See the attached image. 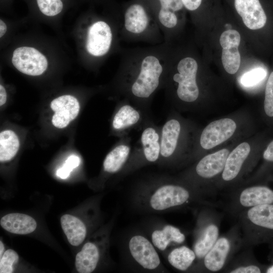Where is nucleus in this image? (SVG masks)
Masks as SVG:
<instances>
[{
  "instance_id": "423d86ee",
  "label": "nucleus",
  "mask_w": 273,
  "mask_h": 273,
  "mask_svg": "<svg viewBox=\"0 0 273 273\" xmlns=\"http://www.w3.org/2000/svg\"><path fill=\"white\" fill-rule=\"evenodd\" d=\"M213 206L203 205L195 209L196 224L193 250L196 255L194 264L199 262L219 238L222 215Z\"/></svg>"
},
{
  "instance_id": "6e6552de",
  "label": "nucleus",
  "mask_w": 273,
  "mask_h": 273,
  "mask_svg": "<svg viewBox=\"0 0 273 273\" xmlns=\"http://www.w3.org/2000/svg\"><path fill=\"white\" fill-rule=\"evenodd\" d=\"M268 204H273V189L263 185H250L228 193L224 207L225 211L235 217L245 209Z\"/></svg>"
},
{
  "instance_id": "72a5a7b5",
  "label": "nucleus",
  "mask_w": 273,
  "mask_h": 273,
  "mask_svg": "<svg viewBox=\"0 0 273 273\" xmlns=\"http://www.w3.org/2000/svg\"><path fill=\"white\" fill-rule=\"evenodd\" d=\"M264 108L266 114L273 116V71L270 73L267 80L265 90Z\"/></svg>"
},
{
  "instance_id": "f8f14e48",
  "label": "nucleus",
  "mask_w": 273,
  "mask_h": 273,
  "mask_svg": "<svg viewBox=\"0 0 273 273\" xmlns=\"http://www.w3.org/2000/svg\"><path fill=\"white\" fill-rule=\"evenodd\" d=\"M12 62L19 71L31 76L42 74L48 67L46 57L32 47H22L16 49L13 52Z\"/></svg>"
},
{
  "instance_id": "1a4fd4ad",
  "label": "nucleus",
  "mask_w": 273,
  "mask_h": 273,
  "mask_svg": "<svg viewBox=\"0 0 273 273\" xmlns=\"http://www.w3.org/2000/svg\"><path fill=\"white\" fill-rule=\"evenodd\" d=\"M229 153V150L223 149L205 156L195 165L192 175L184 181L205 195L203 192L204 183L221 174Z\"/></svg>"
},
{
  "instance_id": "a878e982",
  "label": "nucleus",
  "mask_w": 273,
  "mask_h": 273,
  "mask_svg": "<svg viewBox=\"0 0 273 273\" xmlns=\"http://www.w3.org/2000/svg\"><path fill=\"white\" fill-rule=\"evenodd\" d=\"M62 228L71 245L77 246L81 244L86 235L84 223L77 217L65 214L61 218Z\"/></svg>"
},
{
  "instance_id": "4468645a",
  "label": "nucleus",
  "mask_w": 273,
  "mask_h": 273,
  "mask_svg": "<svg viewBox=\"0 0 273 273\" xmlns=\"http://www.w3.org/2000/svg\"><path fill=\"white\" fill-rule=\"evenodd\" d=\"M240 40V33L233 29L224 31L220 37L222 63L225 70L231 74L236 73L240 65L241 56L238 50Z\"/></svg>"
},
{
  "instance_id": "4be33fe9",
  "label": "nucleus",
  "mask_w": 273,
  "mask_h": 273,
  "mask_svg": "<svg viewBox=\"0 0 273 273\" xmlns=\"http://www.w3.org/2000/svg\"><path fill=\"white\" fill-rule=\"evenodd\" d=\"M131 152L130 140L124 136L123 140L106 156L103 164L104 172L111 174L121 172L127 162Z\"/></svg>"
},
{
  "instance_id": "58836bf2",
  "label": "nucleus",
  "mask_w": 273,
  "mask_h": 273,
  "mask_svg": "<svg viewBox=\"0 0 273 273\" xmlns=\"http://www.w3.org/2000/svg\"><path fill=\"white\" fill-rule=\"evenodd\" d=\"M264 272L273 273V264L266 267L265 269Z\"/></svg>"
},
{
  "instance_id": "4c0bfd02",
  "label": "nucleus",
  "mask_w": 273,
  "mask_h": 273,
  "mask_svg": "<svg viewBox=\"0 0 273 273\" xmlns=\"http://www.w3.org/2000/svg\"><path fill=\"white\" fill-rule=\"evenodd\" d=\"M7 31V26L5 22L0 20V37H2Z\"/></svg>"
},
{
  "instance_id": "f03ea898",
  "label": "nucleus",
  "mask_w": 273,
  "mask_h": 273,
  "mask_svg": "<svg viewBox=\"0 0 273 273\" xmlns=\"http://www.w3.org/2000/svg\"><path fill=\"white\" fill-rule=\"evenodd\" d=\"M123 261L132 271L146 272H167L156 248L150 240L141 233L134 232L123 243Z\"/></svg>"
},
{
  "instance_id": "a211bd4d",
  "label": "nucleus",
  "mask_w": 273,
  "mask_h": 273,
  "mask_svg": "<svg viewBox=\"0 0 273 273\" xmlns=\"http://www.w3.org/2000/svg\"><path fill=\"white\" fill-rule=\"evenodd\" d=\"M250 151L249 144L243 142L229 153L224 169L221 174V182L217 185V187L222 188L228 183L234 182L239 177Z\"/></svg>"
},
{
  "instance_id": "5701e85b",
  "label": "nucleus",
  "mask_w": 273,
  "mask_h": 273,
  "mask_svg": "<svg viewBox=\"0 0 273 273\" xmlns=\"http://www.w3.org/2000/svg\"><path fill=\"white\" fill-rule=\"evenodd\" d=\"M1 225L13 234L26 235L33 232L36 228V221L32 217L18 213H10L1 219Z\"/></svg>"
},
{
  "instance_id": "c756f323",
  "label": "nucleus",
  "mask_w": 273,
  "mask_h": 273,
  "mask_svg": "<svg viewBox=\"0 0 273 273\" xmlns=\"http://www.w3.org/2000/svg\"><path fill=\"white\" fill-rule=\"evenodd\" d=\"M266 75V72L264 69L254 68L242 76L241 82L245 86H253L262 81Z\"/></svg>"
},
{
  "instance_id": "cd10ccee",
  "label": "nucleus",
  "mask_w": 273,
  "mask_h": 273,
  "mask_svg": "<svg viewBox=\"0 0 273 273\" xmlns=\"http://www.w3.org/2000/svg\"><path fill=\"white\" fill-rule=\"evenodd\" d=\"M20 146L19 138L16 133L10 129L0 133V161L11 160L17 153Z\"/></svg>"
},
{
  "instance_id": "473e14b6",
  "label": "nucleus",
  "mask_w": 273,
  "mask_h": 273,
  "mask_svg": "<svg viewBox=\"0 0 273 273\" xmlns=\"http://www.w3.org/2000/svg\"><path fill=\"white\" fill-rule=\"evenodd\" d=\"M80 162V159L78 156L75 155H70L63 166L57 170L56 175L62 179L67 178L72 170L79 165Z\"/></svg>"
},
{
  "instance_id": "2f4dec72",
  "label": "nucleus",
  "mask_w": 273,
  "mask_h": 273,
  "mask_svg": "<svg viewBox=\"0 0 273 273\" xmlns=\"http://www.w3.org/2000/svg\"><path fill=\"white\" fill-rule=\"evenodd\" d=\"M19 260L18 254L12 249L6 250L0 259V272L12 273L13 266Z\"/></svg>"
},
{
  "instance_id": "0eeeda50",
  "label": "nucleus",
  "mask_w": 273,
  "mask_h": 273,
  "mask_svg": "<svg viewBox=\"0 0 273 273\" xmlns=\"http://www.w3.org/2000/svg\"><path fill=\"white\" fill-rule=\"evenodd\" d=\"M160 128L152 122L146 123L138 148L132 151L127 162L121 171L123 176L146 165L158 164L161 151Z\"/></svg>"
},
{
  "instance_id": "39448f33",
  "label": "nucleus",
  "mask_w": 273,
  "mask_h": 273,
  "mask_svg": "<svg viewBox=\"0 0 273 273\" xmlns=\"http://www.w3.org/2000/svg\"><path fill=\"white\" fill-rule=\"evenodd\" d=\"M163 67L154 55H148L141 62L137 71L127 80L129 96L140 107L146 105L160 85Z\"/></svg>"
},
{
  "instance_id": "ddd939ff",
  "label": "nucleus",
  "mask_w": 273,
  "mask_h": 273,
  "mask_svg": "<svg viewBox=\"0 0 273 273\" xmlns=\"http://www.w3.org/2000/svg\"><path fill=\"white\" fill-rule=\"evenodd\" d=\"M237 127L235 122L230 118H222L211 122L202 132L200 139L201 147L212 149L230 138Z\"/></svg>"
},
{
  "instance_id": "dca6fc26",
  "label": "nucleus",
  "mask_w": 273,
  "mask_h": 273,
  "mask_svg": "<svg viewBox=\"0 0 273 273\" xmlns=\"http://www.w3.org/2000/svg\"><path fill=\"white\" fill-rule=\"evenodd\" d=\"M112 39V31L109 25L102 21L96 22L88 29L87 51L94 56H102L109 51Z\"/></svg>"
},
{
  "instance_id": "9d476101",
  "label": "nucleus",
  "mask_w": 273,
  "mask_h": 273,
  "mask_svg": "<svg viewBox=\"0 0 273 273\" xmlns=\"http://www.w3.org/2000/svg\"><path fill=\"white\" fill-rule=\"evenodd\" d=\"M177 71L172 79L177 83L176 95L178 98L186 103L194 102L199 95L196 81L198 71L196 61L191 57L181 59L177 65Z\"/></svg>"
},
{
  "instance_id": "f3484780",
  "label": "nucleus",
  "mask_w": 273,
  "mask_h": 273,
  "mask_svg": "<svg viewBox=\"0 0 273 273\" xmlns=\"http://www.w3.org/2000/svg\"><path fill=\"white\" fill-rule=\"evenodd\" d=\"M51 108L54 112L52 122L58 128L66 127L77 116L80 105L76 98L71 95H63L54 99Z\"/></svg>"
},
{
  "instance_id": "aec40b11",
  "label": "nucleus",
  "mask_w": 273,
  "mask_h": 273,
  "mask_svg": "<svg viewBox=\"0 0 273 273\" xmlns=\"http://www.w3.org/2000/svg\"><path fill=\"white\" fill-rule=\"evenodd\" d=\"M142 120L143 114L140 108L123 102L113 117L112 127L114 130L124 136L129 130L140 124Z\"/></svg>"
},
{
  "instance_id": "7c9ffc66",
  "label": "nucleus",
  "mask_w": 273,
  "mask_h": 273,
  "mask_svg": "<svg viewBox=\"0 0 273 273\" xmlns=\"http://www.w3.org/2000/svg\"><path fill=\"white\" fill-rule=\"evenodd\" d=\"M40 11L48 16H54L59 14L63 9L61 0H37Z\"/></svg>"
},
{
  "instance_id": "2eb2a0df",
  "label": "nucleus",
  "mask_w": 273,
  "mask_h": 273,
  "mask_svg": "<svg viewBox=\"0 0 273 273\" xmlns=\"http://www.w3.org/2000/svg\"><path fill=\"white\" fill-rule=\"evenodd\" d=\"M148 229L150 241L158 250L165 251L172 245L183 244L186 240L185 235L173 225L158 222L151 223Z\"/></svg>"
},
{
  "instance_id": "bb28decb",
  "label": "nucleus",
  "mask_w": 273,
  "mask_h": 273,
  "mask_svg": "<svg viewBox=\"0 0 273 273\" xmlns=\"http://www.w3.org/2000/svg\"><path fill=\"white\" fill-rule=\"evenodd\" d=\"M167 259L173 268L181 271H188L196 260V255L193 249L186 246L175 247L170 251Z\"/></svg>"
},
{
  "instance_id": "b1692460",
  "label": "nucleus",
  "mask_w": 273,
  "mask_h": 273,
  "mask_svg": "<svg viewBox=\"0 0 273 273\" xmlns=\"http://www.w3.org/2000/svg\"><path fill=\"white\" fill-rule=\"evenodd\" d=\"M100 257L99 247L94 242L86 243L76 256L77 270L80 273L92 272L96 268Z\"/></svg>"
},
{
  "instance_id": "20e7f679",
  "label": "nucleus",
  "mask_w": 273,
  "mask_h": 273,
  "mask_svg": "<svg viewBox=\"0 0 273 273\" xmlns=\"http://www.w3.org/2000/svg\"><path fill=\"white\" fill-rule=\"evenodd\" d=\"M243 248V236L237 222L226 233L219 237L210 250L189 272H216L222 271Z\"/></svg>"
},
{
  "instance_id": "f704fd0d",
  "label": "nucleus",
  "mask_w": 273,
  "mask_h": 273,
  "mask_svg": "<svg viewBox=\"0 0 273 273\" xmlns=\"http://www.w3.org/2000/svg\"><path fill=\"white\" fill-rule=\"evenodd\" d=\"M186 8L190 11L197 9L201 4L202 0H181Z\"/></svg>"
},
{
  "instance_id": "9b49d317",
  "label": "nucleus",
  "mask_w": 273,
  "mask_h": 273,
  "mask_svg": "<svg viewBox=\"0 0 273 273\" xmlns=\"http://www.w3.org/2000/svg\"><path fill=\"white\" fill-rule=\"evenodd\" d=\"M181 124L174 118H169L160 128V157L158 165L165 167L173 162L180 135Z\"/></svg>"
},
{
  "instance_id": "393cba45",
  "label": "nucleus",
  "mask_w": 273,
  "mask_h": 273,
  "mask_svg": "<svg viewBox=\"0 0 273 273\" xmlns=\"http://www.w3.org/2000/svg\"><path fill=\"white\" fill-rule=\"evenodd\" d=\"M124 27L133 34L143 32L147 28L149 18L142 6L133 4L128 8L124 15Z\"/></svg>"
},
{
  "instance_id": "c85d7f7f",
  "label": "nucleus",
  "mask_w": 273,
  "mask_h": 273,
  "mask_svg": "<svg viewBox=\"0 0 273 273\" xmlns=\"http://www.w3.org/2000/svg\"><path fill=\"white\" fill-rule=\"evenodd\" d=\"M161 8L158 14L160 23L164 27L171 28L177 22L175 12L181 10L184 6L181 0H159Z\"/></svg>"
},
{
  "instance_id": "412c9836",
  "label": "nucleus",
  "mask_w": 273,
  "mask_h": 273,
  "mask_svg": "<svg viewBox=\"0 0 273 273\" xmlns=\"http://www.w3.org/2000/svg\"><path fill=\"white\" fill-rule=\"evenodd\" d=\"M266 267L255 258L251 247H243L231 260L222 272L229 273H260Z\"/></svg>"
},
{
  "instance_id": "c9c22d12",
  "label": "nucleus",
  "mask_w": 273,
  "mask_h": 273,
  "mask_svg": "<svg viewBox=\"0 0 273 273\" xmlns=\"http://www.w3.org/2000/svg\"><path fill=\"white\" fill-rule=\"evenodd\" d=\"M263 158L268 162H273V141L271 142L264 151Z\"/></svg>"
},
{
  "instance_id": "e433bc0d",
  "label": "nucleus",
  "mask_w": 273,
  "mask_h": 273,
  "mask_svg": "<svg viewBox=\"0 0 273 273\" xmlns=\"http://www.w3.org/2000/svg\"><path fill=\"white\" fill-rule=\"evenodd\" d=\"M7 100V93L4 87L1 84L0 85V105L1 106L4 105Z\"/></svg>"
},
{
  "instance_id": "ea45409f",
  "label": "nucleus",
  "mask_w": 273,
  "mask_h": 273,
  "mask_svg": "<svg viewBox=\"0 0 273 273\" xmlns=\"http://www.w3.org/2000/svg\"><path fill=\"white\" fill-rule=\"evenodd\" d=\"M4 251V246L2 241L0 242V257H2Z\"/></svg>"
},
{
  "instance_id": "f257e3e1",
  "label": "nucleus",
  "mask_w": 273,
  "mask_h": 273,
  "mask_svg": "<svg viewBox=\"0 0 273 273\" xmlns=\"http://www.w3.org/2000/svg\"><path fill=\"white\" fill-rule=\"evenodd\" d=\"M131 207L143 213H156L200 206L216 207L217 203L184 180H175L165 175L152 176L138 182L129 197Z\"/></svg>"
},
{
  "instance_id": "6ab92c4d",
  "label": "nucleus",
  "mask_w": 273,
  "mask_h": 273,
  "mask_svg": "<svg viewBox=\"0 0 273 273\" xmlns=\"http://www.w3.org/2000/svg\"><path fill=\"white\" fill-rule=\"evenodd\" d=\"M235 7L248 28L256 30L265 25L266 16L259 0H235Z\"/></svg>"
},
{
  "instance_id": "7ed1b4c3",
  "label": "nucleus",
  "mask_w": 273,
  "mask_h": 273,
  "mask_svg": "<svg viewBox=\"0 0 273 273\" xmlns=\"http://www.w3.org/2000/svg\"><path fill=\"white\" fill-rule=\"evenodd\" d=\"M243 236V247L273 242V204L252 207L236 217Z\"/></svg>"
}]
</instances>
